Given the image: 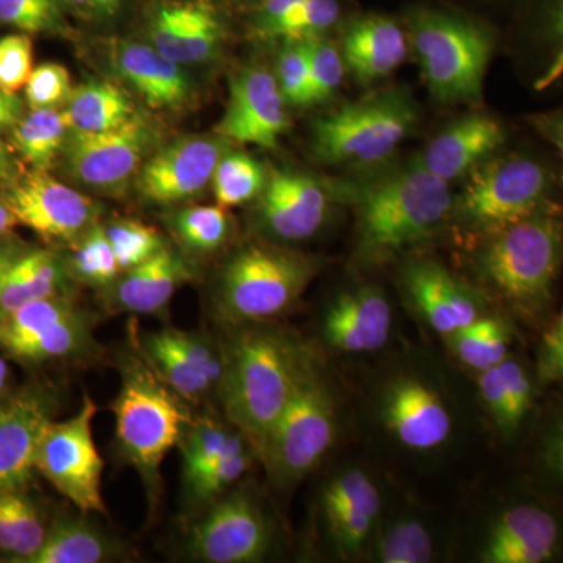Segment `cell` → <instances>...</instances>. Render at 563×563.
<instances>
[{"instance_id": "33", "label": "cell", "mask_w": 563, "mask_h": 563, "mask_svg": "<svg viewBox=\"0 0 563 563\" xmlns=\"http://www.w3.org/2000/svg\"><path fill=\"white\" fill-rule=\"evenodd\" d=\"M46 533L38 507L24 490L0 493V553L10 562L29 563Z\"/></svg>"}, {"instance_id": "44", "label": "cell", "mask_w": 563, "mask_h": 563, "mask_svg": "<svg viewBox=\"0 0 563 563\" xmlns=\"http://www.w3.org/2000/svg\"><path fill=\"white\" fill-rule=\"evenodd\" d=\"M173 229L187 250L211 252L228 240L231 220L221 206L190 207L174 214Z\"/></svg>"}, {"instance_id": "8", "label": "cell", "mask_w": 563, "mask_h": 563, "mask_svg": "<svg viewBox=\"0 0 563 563\" xmlns=\"http://www.w3.org/2000/svg\"><path fill=\"white\" fill-rule=\"evenodd\" d=\"M417 121V109L406 92H376L314 121L313 151L332 165H374L390 157Z\"/></svg>"}, {"instance_id": "21", "label": "cell", "mask_w": 563, "mask_h": 563, "mask_svg": "<svg viewBox=\"0 0 563 563\" xmlns=\"http://www.w3.org/2000/svg\"><path fill=\"white\" fill-rule=\"evenodd\" d=\"M147 38L179 65L198 66L217 60L224 29L217 13L203 3L161 2L147 22Z\"/></svg>"}, {"instance_id": "62", "label": "cell", "mask_w": 563, "mask_h": 563, "mask_svg": "<svg viewBox=\"0 0 563 563\" xmlns=\"http://www.w3.org/2000/svg\"><path fill=\"white\" fill-rule=\"evenodd\" d=\"M563 390V388H562ZM555 404H558V407L559 409H561V412L563 415V395L561 396V398L558 399V401H555Z\"/></svg>"}, {"instance_id": "54", "label": "cell", "mask_w": 563, "mask_h": 563, "mask_svg": "<svg viewBox=\"0 0 563 563\" xmlns=\"http://www.w3.org/2000/svg\"><path fill=\"white\" fill-rule=\"evenodd\" d=\"M479 396L499 437L504 442L512 444L509 428V406H507V393L501 366H493V368L479 373Z\"/></svg>"}, {"instance_id": "3", "label": "cell", "mask_w": 563, "mask_h": 563, "mask_svg": "<svg viewBox=\"0 0 563 563\" xmlns=\"http://www.w3.org/2000/svg\"><path fill=\"white\" fill-rule=\"evenodd\" d=\"M466 177L451 218L479 239L537 211L563 207V158L543 140L509 143Z\"/></svg>"}, {"instance_id": "34", "label": "cell", "mask_w": 563, "mask_h": 563, "mask_svg": "<svg viewBox=\"0 0 563 563\" xmlns=\"http://www.w3.org/2000/svg\"><path fill=\"white\" fill-rule=\"evenodd\" d=\"M322 510L333 548L340 558L352 561L368 553L384 515L383 493L361 501L322 506Z\"/></svg>"}, {"instance_id": "24", "label": "cell", "mask_w": 563, "mask_h": 563, "mask_svg": "<svg viewBox=\"0 0 563 563\" xmlns=\"http://www.w3.org/2000/svg\"><path fill=\"white\" fill-rule=\"evenodd\" d=\"M393 329L391 303L376 287L340 295L322 320V335L333 350L363 354L383 350Z\"/></svg>"}, {"instance_id": "40", "label": "cell", "mask_w": 563, "mask_h": 563, "mask_svg": "<svg viewBox=\"0 0 563 563\" xmlns=\"http://www.w3.org/2000/svg\"><path fill=\"white\" fill-rule=\"evenodd\" d=\"M90 321L87 314L79 310L46 331L11 344L3 351L21 362L43 363L70 357L85 350L90 344Z\"/></svg>"}, {"instance_id": "6", "label": "cell", "mask_w": 563, "mask_h": 563, "mask_svg": "<svg viewBox=\"0 0 563 563\" xmlns=\"http://www.w3.org/2000/svg\"><path fill=\"white\" fill-rule=\"evenodd\" d=\"M410 43L437 101H479L495 52L490 32L451 14L424 11L412 21Z\"/></svg>"}, {"instance_id": "27", "label": "cell", "mask_w": 563, "mask_h": 563, "mask_svg": "<svg viewBox=\"0 0 563 563\" xmlns=\"http://www.w3.org/2000/svg\"><path fill=\"white\" fill-rule=\"evenodd\" d=\"M409 54L406 33L387 18L372 16L350 25L343 40L346 68L363 84L395 73Z\"/></svg>"}, {"instance_id": "28", "label": "cell", "mask_w": 563, "mask_h": 563, "mask_svg": "<svg viewBox=\"0 0 563 563\" xmlns=\"http://www.w3.org/2000/svg\"><path fill=\"white\" fill-rule=\"evenodd\" d=\"M68 263L49 250L24 252L0 279V320L25 303L65 295Z\"/></svg>"}, {"instance_id": "60", "label": "cell", "mask_w": 563, "mask_h": 563, "mask_svg": "<svg viewBox=\"0 0 563 563\" xmlns=\"http://www.w3.org/2000/svg\"><path fill=\"white\" fill-rule=\"evenodd\" d=\"M18 224L16 217L11 211L9 203L0 201V239L7 235Z\"/></svg>"}, {"instance_id": "43", "label": "cell", "mask_w": 563, "mask_h": 563, "mask_svg": "<svg viewBox=\"0 0 563 563\" xmlns=\"http://www.w3.org/2000/svg\"><path fill=\"white\" fill-rule=\"evenodd\" d=\"M77 312L76 303L66 295L25 303L0 320V347L7 350L11 344L31 339Z\"/></svg>"}, {"instance_id": "16", "label": "cell", "mask_w": 563, "mask_h": 563, "mask_svg": "<svg viewBox=\"0 0 563 563\" xmlns=\"http://www.w3.org/2000/svg\"><path fill=\"white\" fill-rule=\"evenodd\" d=\"M5 202L18 222L47 242H74L98 220V203L47 173L14 181Z\"/></svg>"}, {"instance_id": "19", "label": "cell", "mask_w": 563, "mask_h": 563, "mask_svg": "<svg viewBox=\"0 0 563 563\" xmlns=\"http://www.w3.org/2000/svg\"><path fill=\"white\" fill-rule=\"evenodd\" d=\"M258 222L280 242H302L328 220L329 192L312 176L292 169H273L263 188Z\"/></svg>"}, {"instance_id": "32", "label": "cell", "mask_w": 563, "mask_h": 563, "mask_svg": "<svg viewBox=\"0 0 563 563\" xmlns=\"http://www.w3.org/2000/svg\"><path fill=\"white\" fill-rule=\"evenodd\" d=\"M117 555L106 533L77 518H60L47 529L38 553L29 563H102Z\"/></svg>"}, {"instance_id": "35", "label": "cell", "mask_w": 563, "mask_h": 563, "mask_svg": "<svg viewBox=\"0 0 563 563\" xmlns=\"http://www.w3.org/2000/svg\"><path fill=\"white\" fill-rule=\"evenodd\" d=\"M11 132L22 158L36 173H47L63 154L70 129L63 110L41 109L22 117Z\"/></svg>"}, {"instance_id": "18", "label": "cell", "mask_w": 563, "mask_h": 563, "mask_svg": "<svg viewBox=\"0 0 563 563\" xmlns=\"http://www.w3.org/2000/svg\"><path fill=\"white\" fill-rule=\"evenodd\" d=\"M287 102L276 76L265 66H247L231 81V98L214 133L231 143L273 150L287 132Z\"/></svg>"}, {"instance_id": "13", "label": "cell", "mask_w": 563, "mask_h": 563, "mask_svg": "<svg viewBox=\"0 0 563 563\" xmlns=\"http://www.w3.org/2000/svg\"><path fill=\"white\" fill-rule=\"evenodd\" d=\"M272 540V525L261 504L240 490L220 499L192 526L188 551L207 563H254L265 559Z\"/></svg>"}, {"instance_id": "11", "label": "cell", "mask_w": 563, "mask_h": 563, "mask_svg": "<svg viewBox=\"0 0 563 563\" xmlns=\"http://www.w3.org/2000/svg\"><path fill=\"white\" fill-rule=\"evenodd\" d=\"M98 406L88 393L79 412L52 421L36 455V472L84 514L106 512L102 498L103 461L92 439Z\"/></svg>"}, {"instance_id": "49", "label": "cell", "mask_w": 563, "mask_h": 563, "mask_svg": "<svg viewBox=\"0 0 563 563\" xmlns=\"http://www.w3.org/2000/svg\"><path fill=\"white\" fill-rule=\"evenodd\" d=\"M310 107L329 101L339 90L344 77L342 52L329 41H309Z\"/></svg>"}, {"instance_id": "42", "label": "cell", "mask_w": 563, "mask_h": 563, "mask_svg": "<svg viewBox=\"0 0 563 563\" xmlns=\"http://www.w3.org/2000/svg\"><path fill=\"white\" fill-rule=\"evenodd\" d=\"M66 263L74 279L92 287L111 285L121 273L103 225L98 222L74 240L73 254Z\"/></svg>"}, {"instance_id": "61", "label": "cell", "mask_w": 563, "mask_h": 563, "mask_svg": "<svg viewBox=\"0 0 563 563\" xmlns=\"http://www.w3.org/2000/svg\"><path fill=\"white\" fill-rule=\"evenodd\" d=\"M10 387V368L7 362L0 357V399L5 398Z\"/></svg>"}, {"instance_id": "22", "label": "cell", "mask_w": 563, "mask_h": 563, "mask_svg": "<svg viewBox=\"0 0 563 563\" xmlns=\"http://www.w3.org/2000/svg\"><path fill=\"white\" fill-rule=\"evenodd\" d=\"M402 282L415 309L440 335H453L485 313L483 299L439 262H410Z\"/></svg>"}, {"instance_id": "5", "label": "cell", "mask_w": 563, "mask_h": 563, "mask_svg": "<svg viewBox=\"0 0 563 563\" xmlns=\"http://www.w3.org/2000/svg\"><path fill=\"white\" fill-rule=\"evenodd\" d=\"M120 393L114 399L117 442L154 499L161 488V466L179 446L191 422L187 401L163 383L150 363L129 361L122 366Z\"/></svg>"}, {"instance_id": "30", "label": "cell", "mask_w": 563, "mask_h": 563, "mask_svg": "<svg viewBox=\"0 0 563 563\" xmlns=\"http://www.w3.org/2000/svg\"><path fill=\"white\" fill-rule=\"evenodd\" d=\"M366 555L377 563H431L439 558V540L420 515H383Z\"/></svg>"}, {"instance_id": "25", "label": "cell", "mask_w": 563, "mask_h": 563, "mask_svg": "<svg viewBox=\"0 0 563 563\" xmlns=\"http://www.w3.org/2000/svg\"><path fill=\"white\" fill-rule=\"evenodd\" d=\"M517 52L533 92L563 95V0H536Z\"/></svg>"}, {"instance_id": "36", "label": "cell", "mask_w": 563, "mask_h": 563, "mask_svg": "<svg viewBox=\"0 0 563 563\" xmlns=\"http://www.w3.org/2000/svg\"><path fill=\"white\" fill-rule=\"evenodd\" d=\"M247 444L243 433L232 424L225 426L211 418L191 421L179 443L185 483L211 463L247 450Z\"/></svg>"}, {"instance_id": "31", "label": "cell", "mask_w": 563, "mask_h": 563, "mask_svg": "<svg viewBox=\"0 0 563 563\" xmlns=\"http://www.w3.org/2000/svg\"><path fill=\"white\" fill-rule=\"evenodd\" d=\"M455 357L474 372L483 373L506 361L514 352L515 325L504 312H485L472 324L448 336Z\"/></svg>"}, {"instance_id": "26", "label": "cell", "mask_w": 563, "mask_h": 563, "mask_svg": "<svg viewBox=\"0 0 563 563\" xmlns=\"http://www.w3.org/2000/svg\"><path fill=\"white\" fill-rule=\"evenodd\" d=\"M190 279L187 263L165 244L151 258L124 273L113 290L111 307L120 312H162L181 284Z\"/></svg>"}, {"instance_id": "2", "label": "cell", "mask_w": 563, "mask_h": 563, "mask_svg": "<svg viewBox=\"0 0 563 563\" xmlns=\"http://www.w3.org/2000/svg\"><path fill=\"white\" fill-rule=\"evenodd\" d=\"M310 357L287 333L266 328L239 333L224 352V374L218 387L222 407L257 457L265 453Z\"/></svg>"}, {"instance_id": "55", "label": "cell", "mask_w": 563, "mask_h": 563, "mask_svg": "<svg viewBox=\"0 0 563 563\" xmlns=\"http://www.w3.org/2000/svg\"><path fill=\"white\" fill-rule=\"evenodd\" d=\"M526 125L563 158V106L531 113L525 118Z\"/></svg>"}, {"instance_id": "12", "label": "cell", "mask_w": 563, "mask_h": 563, "mask_svg": "<svg viewBox=\"0 0 563 563\" xmlns=\"http://www.w3.org/2000/svg\"><path fill=\"white\" fill-rule=\"evenodd\" d=\"M157 129L140 111L113 131L70 132L63 150L66 173L88 190L120 195L157 150Z\"/></svg>"}, {"instance_id": "50", "label": "cell", "mask_w": 563, "mask_h": 563, "mask_svg": "<svg viewBox=\"0 0 563 563\" xmlns=\"http://www.w3.org/2000/svg\"><path fill=\"white\" fill-rule=\"evenodd\" d=\"M31 110L60 109L73 92L69 70L58 63H43L32 70L24 87Z\"/></svg>"}, {"instance_id": "47", "label": "cell", "mask_w": 563, "mask_h": 563, "mask_svg": "<svg viewBox=\"0 0 563 563\" xmlns=\"http://www.w3.org/2000/svg\"><path fill=\"white\" fill-rule=\"evenodd\" d=\"M255 457L257 454L254 453V450L247 448L242 453L228 455V457L211 463L210 466L185 483L190 490L191 498L198 503H209L221 493L229 490L236 481L242 479Z\"/></svg>"}, {"instance_id": "17", "label": "cell", "mask_w": 563, "mask_h": 563, "mask_svg": "<svg viewBox=\"0 0 563 563\" xmlns=\"http://www.w3.org/2000/svg\"><path fill=\"white\" fill-rule=\"evenodd\" d=\"M55 410L54 395L38 385L0 399V493L24 490L31 483Z\"/></svg>"}, {"instance_id": "29", "label": "cell", "mask_w": 563, "mask_h": 563, "mask_svg": "<svg viewBox=\"0 0 563 563\" xmlns=\"http://www.w3.org/2000/svg\"><path fill=\"white\" fill-rule=\"evenodd\" d=\"M70 132L102 133L121 128L139 110L128 91L107 80L81 84L70 92L65 109Z\"/></svg>"}, {"instance_id": "56", "label": "cell", "mask_w": 563, "mask_h": 563, "mask_svg": "<svg viewBox=\"0 0 563 563\" xmlns=\"http://www.w3.org/2000/svg\"><path fill=\"white\" fill-rule=\"evenodd\" d=\"M22 101L16 95L0 91V131L13 129L22 118Z\"/></svg>"}, {"instance_id": "10", "label": "cell", "mask_w": 563, "mask_h": 563, "mask_svg": "<svg viewBox=\"0 0 563 563\" xmlns=\"http://www.w3.org/2000/svg\"><path fill=\"white\" fill-rule=\"evenodd\" d=\"M335 435V399L313 357H310L290 402L274 426L262 461L274 483H299L320 465Z\"/></svg>"}, {"instance_id": "46", "label": "cell", "mask_w": 563, "mask_h": 563, "mask_svg": "<svg viewBox=\"0 0 563 563\" xmlns=\"http://www.w3.org/2000/svg\"><path fill=\"white\" fill-rule=\"evenodd\" d=\"M121 273L135 268L165 246L162 236L151 225L140 221L118 220L103 225Z\"/></svg>"}, {"instance_id": "52", "label": "cell", "mask_w": 563, "mask_h": 563, "mask_svg": "<svg viewBox=\"0 0 563 563\" xmlns=\"http://www.w3.org/2000/svg\"><path fill=\"white\" fill-rule=\"evenodd\" d=\"M536 369L544 388H563V302L540 336Z\"/></svg>"}, {"instance_id": "14", "label": "cell", "mask_w": 563, "mask_h": 563, "mask_svg": "<svg viewBox=\"0 0 563 563\" xmlns=\"http://www.w3.org/2000/svg\"><path fill=\"white\" fill-rule=\"evenodd\" d=\"M379 415L393 440L413 453L440 450L454 433L451 404L435 385L415 374L388 380L380 393Z\"/></svg>"}, {"instance_id": "58", "label": "cell", "mask_w": 563, "mask_h": 563, "mask_svg": "<svg viewBox=\"0 0 563 563\" xmlns=\"http://www.w3.org/2000/svg\"><path fill=\"white\" fill-rule=\"evenodd\" d=\"M18 168L9 147L0 140V185L11 187L16 181Z\"/></svg>"}, {"instance_id": "59", "label": "cell", "mask_w": 563, "mask_h": 563, "mask_svg": "<svg viewBox=\"0 0 563 563\" xmlns=\"http://www.w3.org/2000/svg\"><path fill=\"white\" fill-rule=\"evenodd\" d=\"M20 244L10 242V240L0 239V279L5 276L11 265L24 254Z\"/></svg>"}, {"instance_id": "39", "label": "cell", "mask_w": 563, "mask_h": 563, "mask_svg": "<svg viewBox=\"0 0 563 563\" xmlns=\"http://www.w3.org/2000/svg\"><path fill=\"white\" fill-rule=\"evenodd\" d=\"M339 16L336 0H296L272 20H262L257 33L262 38H279L285 43L317 40Z\"/></svg>"}, {"instance_id": "7", "label": "cell", "mask_w": 563, "mask_h": 563, "mask_svg": "<svg viewBox=\"0 0 563 563\" xmlns=\"http://www.w3.org/2000/svg\"><path fill=\"white\" fill-rule=\"evenodd\" d=\"M476 558L483 563L563 562V496L525 474L493 509Z\"/></svg>"}, {"instance_id": "53", "label": "cell", "mask_w": 563, "mask_h": 563, "mask_svg": "<svg viewBox=\"0 0 563 563\" xmlns=\"http://www.w3.org/2000/svg\"><path fill=\"white\" fill-rule=\"evenodd\" d=\"M174 342L184 352L185 357L211 388L220 387L224 374V352H218L206 339L196 333L172 331Z\"/></svg>"}, {"instance_id": "1", "label": "cell", "mask_w": 563, "mask_h": 563, "mask_svg": "<svg viewBox=\"0 0 563 563\" xmlns=\"http://www.w3.org/2000/svg\"><path fill=\"white\" fill-rule=\"evenodd\" d=\"M473 272L504 313L543 332L558 312L563 207L537 211L481 236Z\"/></svg>"}, {"instance_id": "51", "label": "cell", "mask_w": 563, "mask_h": 563, "mask_svg": "<svg viewBox=\"0 0 563 563\" xmlns=\"http://www.w3.org/2000/svg\"><path fill=\"white\" fill-rule=\"evenodd\" d=\"M33 70V44L27 33L0 38V91L16 95Z\"/></svg>"}, {"instance_id": "37", "label": "cell", "mask_w": 563, "mask_h": 563, "mask_svg": "<svg viewBox=\"0 0 563 563\" xmlns=\"http://www.w3.org/2000/svg\"><path fill=\"white\" fill-rule=\"evenodd\" d=\"M143 352L151 368L173 388L184 401L198 404L210 391V384L192 368L177 346L172 331L150 333L144 339Z\"/></svg>"}, {"instance_id": "20", "label": "cell", "mask_w": 563, "mask_h": 563, "mask_svg": "<svg viewBox=\"0 0 563 563\" xmlns=\"http://www.w3.org/2000/svg\"><path fill=\"white\" fill-rule=\"evenodd\" d=\"M111 69L154 110L180 111L195 101V81L179 63L151 43L120 40L109 54Z\"/></svg>"}, {"instance_id": "23", "label": "cell", "mask_w": 563, "mask_h": 563, "mask_svg": "<svg viewBox=\"0 0 563 563\" xmlns=\"http://www.w3.org/2000/svg\"><path fill=\"white\" fill-rule=\"evenodd\" d=\"M510 141L501 120L474 111L437 133L418 161L440 179L453 181L468 176Z\"/></svg>"}, {"instance_id": "48", "label": "cell", "mask_w": 563, "mask_h": 563, "mask_svg": "<svg viewBox=\"0 0 563 563\" xmlns=\"http://www.w3.org/2000/svg\"><path fill=\"white\" fill-rule=\"evenodd\" d=\"M274 76L287 106L310 107L309 41L285 43Z\"/></svg>"}, {"instance_id": "45", "label": "cell", "mask_w": 563, "mask_h": 563, "mask_svg": "<svg viewBox=\"0 0 563 563\" xmlns=\"http://www.w3.org/2000/svg\"><path fill=\"white\" fill-rule=\"evenodd\" d=\"M0 22L27 35H65L69 31L63 0H0Z\"/></svg>"}, {"instance_id": "57", "label": "cell", "mask_w": 563, "mask_h": 563, "mask_svg": "<svg viewBox=\"0 0 563 563\" xmlns=\"http://www.w3.org/2000/svg\"><path fill=\"white\" fill-rule=\"evenodd\" d=\"M85 16L110 18L120 10L122 0H69Z\"/></svg>"}, {"instance_id": "9", "label": "cell", "mask_w": 563, "mask_h": 563, "mask_svg": "<svg viewBox=\"0 0 563 563\" xmlns=\"http://www.w3.org/2000/svg\"><path fill=\"white\" fill-rule=\"evenodd\" d=\"M317 272V263L298 252L244 247L221 274L218 307L232 321L276 317L298 301Z\"/></svg>"}, {"instance_id": "41", "label": "cell", "mask_w": 563, "mask_h": 563, "mask_svg": "<svg viewBox=\"0 0 563 563\" xmlns=\"http://www.w3.org/2000/svg\"><path fill=\"white\" fill-rule=\"evenodd\" d=\"M266 179L268 174L263 169L261 162L255 161L246 152L229 150L218 163L211 185L218 206L229 209L258 198L265 188Z\"/></svg>"}, {"instance_id": "38", "label": "cell", "mask_w": 563, "mask_h": 563, "mask_svg": "<svg viewBox=\"0 0 563 563\" xmlns=\"http://www.w3.org/2000/svg\"><path fill=\"white\" fill-rule=\"evenodd\" d=\"M528 435L532 439L528 476L563 496V415L558 404L540 410Z\"/></svg>"}, {"instance_id": "15", "label": "cell", "mask_w": 563, "mask_h": 563, "mask_svg": "<svg viewBox=\"0 0 563 563\" xmlns=\"http://www.w3.org/2000/svg\"><path fill=\"white\" fill-rule=\"evenodd\" d=\"M231 141L217 135L181 136L152 152L136 174L139 191L147 201L169 206L201 195L211 184Z\"/></svg>"}, {"instance_id": "4", "label": "cell", "mask_w": 563, "mask_h": 563, "mask_svg": "<svg viewBox=\"0 0 563 563\" xmlns=\"http://www.w3.org/2000/svg\"><path fill=\"white\" fill-rule=\"evenodd\" d=\"M357 252L365 262H384L432 235L453 211L450 181L420 161L357 190Z\"/></svg>"}]
</instances>
